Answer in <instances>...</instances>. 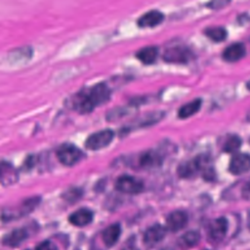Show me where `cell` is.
Here are the masks:
<instances>
[{"instance_id":"cell-11","label":"cell","mask_w":250,"mask_h":250,"mask_svg":"<svg viewBox=\"0 0 250 250\" xmlns=\"http://www.w3.org/2000/svg\"><path fill=\"white\" fill-rule=\"evenodd\" d=\"M166 231V227L160 224H154L146 230L144 234V241L147 245H154L165 237Z\"/></svg>"},{"instance_id":"cell-6","label":"cell","mask_w":250,"mask_h":250,"mask_svg":"<svg viewBox=\"0 0 250 250\" xmlns=\"http://www.w3.org/2000/svg\"><path fill=\"white\" fill-rule=\"evenodd\" d=\"M114 133L110 129H104L91 134L85 141V147L90 150H98L107 146L113 140Z\"/></svg>"},{"instance_id":"cell-13","label":"cell","mask_w":250,"mask_h":250,"mask_svg":"<svg viewBox=\"0 0 250 250\" xmlns=\"http://www.w3.org/2000/svg\"><path fill=\"white\" fill-rule=\"evenodd\" d=\"M93 218L94 214L90 209L80 208L69 215L68 221L75 227H85L93 221Z\"/></svg>"},{"instance_id":"cell-24","label":"cell","mask_w":250,"mask_h":250,"mask_svg":"<svg viewBox=\"0 0 250 250\" xmlns=\"http://www.w3.org/2000/svg\"><path fill=\"white\" fill-rule=\"evenodd\" d=\"M35 250H59L57 245L51 240H44L36 246Z\"/></svg>"},{"instance_id":"cell-9","label":"cell","mask_w":250,"mask_h":250,"mask_svg":"<svg viewBox=\"0 0 250 250\" xmlns=\"http://www.w3.org/2000/svg\"><path fill=\"white\" fill-rule=\"evenodd\" d=\"M229 229L228 220L224 217H220L211 222L209 226V236L213 241H221L227 234Z\"/></svg>"},{"instance_id":"cell-1","label":"cell","mask_w":250,"mask_h":250,"mask_svg":"<svg viewBox=\"0 0 250 250\" xmlns=\"http://www.w3.org/2000/svg\"><path fill=\"white\" fill-rule=\"evenodd\" d=\"M111 91L107 84L101 82L76 93L70 98V107L80 113H89L95 107L104 104L110 98Z\"/></svg>"},{"instance_id":"cell-22","label":"cell","mask_w":250,"mask_h":250,"mask_svg":"<svg viewBox=\"0 0 250 250\" xmlns=\"http://www.w3.org/2000/svg\"><path fill=\"white\" fill-rule=\"evenodd\" d=\"M240 146H241L240 138L236 135H230L226 140V142L224 144V146H223V149L226 152L232 153V152L237 151L238 148L240 147Z\"/></svg>"},{"instance_id":"cell-18","label":"cell","mask_w":250,"mask_h":250,"mask_svg":"<svg viewBox=\"0 0 250 250\" xmlns=\"http://www.w3.org/2000/svg\"><path fill=\"white\" fill-rule=\"evenodd\" d=\"M158 56V48L155 46H146L136 53V58L145 64L153 63Z\"/></svg>"},{"instance_id":"cell-2","label":"cell","mask_w":250,"mask_h":250,"mask_svg":"<svg viewBox=\"0 0 250 250\" xmlns=\"http://www.w3.org/2000/svg\"><path fill=\"white\" fill-rule=\"evenodd\" d=\"M208 159L206 156H196L190 160L181 163L177 168L178 175L183 179H190L195 177L200 171H205L207 168Z\"/></svg>"},{"instance_id":"cell-3","label":"cell","mask_w":250,"mask_h":250,"mask_svg":"<svg viewBox=\"0 0 250 250\" xmlns=\"http://www.w3.org/2000/svg\"><path fill=\"white\" fill-rule=\"evenodd\" d=\"M56 153L59 161L65 166H73L85 156L84 152L79 147L70 143H65L60 146Z\"/></svg>"},{"instance_id":"cell-8","label":"cell","mask_w":250,"mask_h":250,"mask_svg":"<svg viewBox=\"0 0 250 250\" xmlns=\"http://www.w3.org/2000/svg\"><path fill=\"white\" fill-rule=\"evenodd\" d=\"M188 221V214L182 210H176L171 212L166 218V229L176 232L184 229Z\"/></svg>"},{"instance_id":"cell-14","label":"cell","mask_w":250,"mask_h":250,"mask_svg":"<svg viewBox=\"0 0 250 250\" xmlns=\"http://www.w3.org/2000/svg\"><path fill=\"white\" fill-rule=\"evenodd\" d=\"M28 235L29 232L26 228H19L5 235L3 238V243L10 247H17L21 245L28 237Z\"/></svg>"},{"instance_id":"cell-19","label":"cell","mask_w":250,"mask_h":250,"mask_svg":"<svg viewBox=\"0 0 250 250\" xmlns=\"http://www.w3.org/2000/svg\"><path fill=\"white\" fill-rule=\"evenodd\" d=\"M201 104H202L201 99H195V100L182 105L178 110V117L181 119L190 117L191 115L195 114L200 109Z\"/></svg>"},{"instance_id":"cell-21","label":"cell","mask_w":250,"mask_h":250,"mask_svg":"<svg viewBox=\"0 0 250 250\" xmlns=\"http://www.w3.org/2000/svg\"><path fill=\"white\" fill-rule=\"evenodd\" d=\"M204 34L209 39H211L212 41H215V42L224 41L227 38V36H228L227 30L224 27H222V26L208 27V28L204 29Z\"/></svg>"},{"instance_id":"cell-17","label":"cell","mask_w":250,"mask_h":250,"mask_svg":"<svg viewBox=\"0 0 250 250\" xmlns=\"http://www.w3.org/2000/svg\"><path fill=\"white\" fill-rule=\"evenodd\" d=\"M1 176L0 180L3 186L12 185L18 180V172L15 169V167L6 161L1 162Z\"/></svg>"},{"instance_id":"cell-23","label":"cell","mask_w":250,"mask_h":250,"mask_svg":"<svg viewBox=\"0 0 250 250\" xmlns=\"http://www.w3.org/2000/svg\"><path fill=\"white\" fill-rule=\"evenodd\" d=\"M82 195V191L79 188H69L67 189L63 194H62V196L68 202H74L76 200H78Z\"/></svg>"},{"instance_id":"cell-15","label":"cell","mask_w":250,"mask_h":250,"mask_svg":"<svg viewBox=\"0 0 250 250\" xmlns=\"http://www.w3.org/2000/svg\"><path fill=\"white\" fill-rule=\"evenodd\" d=\"M246 54L245 47L242 43H233L228 46L223 52V59L229 62H234L241 60Z\"/></svg>"},{"instance_id":"cell-27","label":"cell","mask_w":250,"mask_h":250,"mask_svg":"<svg viewBox=\"0 0 250 250\" xmlns=\"http://www.w3.org/2000/svg\"><path fill=\"white\" fill-rule=\"evenodd\" d=\"M123 250H139L135 245H128L123 248Z\"/></svg>"},{"instance_id":"cell-5","label":"cell","mask_w":250,"mask_h":250,"mask_svg":"<svg viewBox=\"0 0 250 250\" xmlns=\"http://www.w3.org/2000/svg\"><path fill=\"white\" fill-rule=\"evenodd\" d=\"M114 188L123 193L128 194H137L144 190L145 186L142 180L130 176V175H122L118 177L114 183Z\"/></svg>"},{"instance_id":"cell-25","label":"cell","mask_w":250,"mask_h":250,"mask_svg":"<svg viewBox=\"0 0 250 250\" xmlns=\"http://www.w3.org/2000/svg\"><path fill=\"white\" fill-rule=\"evenodd\" d=\"M34 165H35V157H34L33 155H29V156L25 159V161H24V163H23V168H24L25 170H29V169H31Z\"/></svg>"},{"instance_id":"cell-4","label":"cell","mask_w":250,"mask_h":250,"mask_svg":"<svg viewBox=\"0 0 250 250\" xmlns=\"http://www.w3.org/2000/svg\"><path fill=\"white\" fill-rule=\"evenodd\" d=\"M193 58L191 50L186 46L168 47L162 56V59L169 63H188Z\"/></svg>"},{"instance_id":"cell-10","label":"cell","mask_w":250,"mask_h":250,"mask_svg":"<svg viewBox=\"0 0 250 250\" xmlns=\"http://www.w3.org/2000/svg\"><path fill=\"white\" fill-rule=\"evenodd\" d=\"M229 169L234 175H241L250 171V155L246 153L235 154L229 162Z\"/></svg>"},{"instance_id":"cell-16","label":"cell","mask_w":250,"mask_h":250,"mask_svg":"<svg viewBox=\"0 0 250 250\" xmlns=\"http://www.w3.org/2000/svg\"><path fill=\"white\" fill-rule=\"evenodd\" d=\"M121 234V227L118 223L112 224L105 228L102 233L103 241L107 247H112L119 239Z\"/></svg>"},{"instance_id":"cell-12","label":"cell","mask_w":250,"mask_h":250,"mask_svg":"<svg viewBox=\"0 0 250 250\" xmlns=\"http://www.w3.org/2000/svg\"><path fill=\"white\" fill-rule=\"evenodd\" d=\"M164 20V15L158 10H150L138 19L140 27H153L160 24Z\"/></svg>"},{"instance_id":"cell-7","label":"cell","mask_w":250,"mask_h":250,"mask_svg":"<svg viewBox=\"0 0 250 250\" xmlns=\"http://www.w3.org/2000/svg\"><path fill=\"white\" fill-rule=\"evenodd\" d=\"M163 161L162 154L154 149H149L141 153L138 157V166L142 169H151L161 165Z\"/></svg>"},{"instance_id":"cell-20","label":"cell","mask_w":250,"mask_h":250,"mask_svg":"<svg viewBox=\"0 0 250 250\" xmlns=\"http://www.w3.org/2000/svg\"><path fill=\"white\" fill-rule=\"evenodd\" d=\"M199 240H200L199 232L197 230H189V231L184 233L180 237L178 243L182 249H189V248H192L193 246L197 245Z\"/></svg>"},{"instance_id":"cell-26","label":"cell","mask_w":250,"mask_h":250,"mask_svg":"<svg viewBox=\"0 0 250 250\" xmlns=\"http://www.w3.org/2000/svg\"><path fill=\"white\" fill-rule=\"evenodd\" d=\"M241 195H242V197H243L244 199L250 200V182L246 183V184L243 186V188H242V189H241Z\"/></svg>"}]
</instances>
